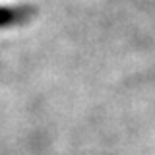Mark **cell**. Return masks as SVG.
<instances>
[{"mask_svg": "<svg viewBox=\"0 0 155 155\" xmlns=\"http://www.w3.org/2000/svg\"><path fill=\"white\" fill-rule=\"evenodd\" d=\"M37 14L31 4H6L0 6V29H12L29 23Z\"/></svg>", "mask_w": 155, "mask_h": 155, "instance_id": "6da1fadb", "label": "cell"}]
</instances>
